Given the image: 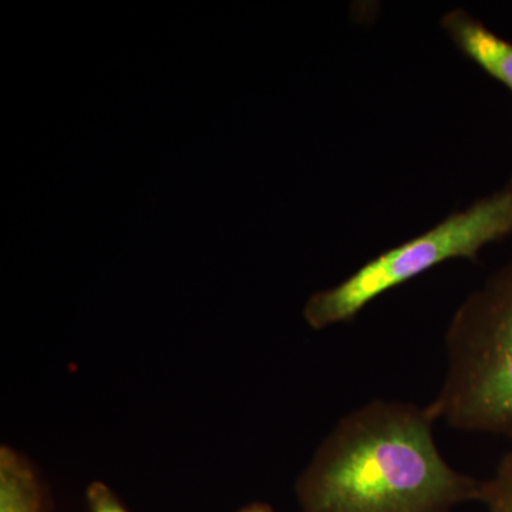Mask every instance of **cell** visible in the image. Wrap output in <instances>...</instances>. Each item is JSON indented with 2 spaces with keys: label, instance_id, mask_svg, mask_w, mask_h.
<instances>
[{
  "label": "cell",
  "instance_id": "7",
  "mask_svg": "<svg viewBox=\"0 0 512 512\" xmlns=\"http://www.w3.org/2000/svg\"><path fill=\"white\" fill-rule=\"evenodd\" d=\"M90 512H130L116 493L103 481H93L86 491Z\"/></svg>",
  "mask_w": 512,
  "mask_h": 512
},
{
  "label": "cell",
  "instance_id": "5",
  "mask_svg": "<svg viewBox=\"0 0 512 512\" xmlns=\"http://www.w3.org/2000/svg\"><path fill=\"white\" fill-rule=\"evenodd\" d=\"M0 512H46V494L32 463L3 444L0 447Z\"/></svg>",
  "mask_w": 512,
  "mask_h": 512
},
{
  "label": "cell",
  "instance_id": "6",
  "mask_svg": "<svg viewBox=\"0 0 512 512\" xmlns=\"http://www.w3.org/2000/svg\"><path fill=\"white\" fill-rule=\"evenodd\" d=\"M478 503L488 512H512V450L501 458L493 476L481 484Z\"/></svg>",
  "mask_w": 512,
  "mask_h": 512
},
{
  "label": "cell",
  "instance_id": "2",
  "mask_svg": "<svg viewBox=\"0 0 512 512\" xmlns=\"http://www.w3.org/2000/svg\"><path fill=\"white\" fill-rule=\"evenodd\" d=\"M446 376L429 404L451 429L512 437V259L458 306Z\"/></svg>",
  "mask_w": 512,
  "mask_h": 512
},
{
  "label": "cell",
  "instance_id": "3",
  "mask_svg": "<svg viewBox=\"0 0 512 512\" xmlns=\"http://www.w3.org/2000/svg\"><path fill=\"white\" fill-rule=\"evenodd\" d=\"M512 235V178L500 190L453 212L439 224L370 259L332 288L315 292L303 308L312 329L355 319L369 303L453 259L474 261L481 249Z\"/></svg>",
  "mask_w": 512,
  "mask_h": 512
},
{
  "label": "cell",
  "instance_id": "8",
  "mask_svg": "<svg viewBox=\"0 0 512 512\" xmlns=\"http://www.w3.org/2000/svg\"><path fill=\"white\" fill-rule=\"evenodd\" d=\"M237 512H275L274 508L271 505L266 503H261V501H255V503H251L242 507L241 510Z\"/></svg>",
  "mask_w": 512,
  "mask_h": 512
},
{
  "label": "cell",
  "instance_id": "1",
  "mask_svg": "<svg viewBox=\"0 0 512 512\" xmlns=\"http://www.w3.org/2000/svg\"><path fill=\"white\" fill-rule=\"evenodd\" d=\"M430 407L376 399L339 420L295 484L302 512H453L481 484L441 454Z\"/></svg>",
  "mask_w": 512,
  "mask_h": 512
},
{
  "label": "cell",
  "instance_id": "4",
  "mask_svg": "<svg viewBox=\"0 0 512 512\" xmlns=\"http://www.w3.org/2000/svg\"><path fill=\"white\" fill-rule=\"evenodd\" d=\"M440 25L463 55L512 92V43L466 9L448 10Z\"/></svg>",
  "mask_w": 512,
  "mask_h": 512
}]
</instances>
